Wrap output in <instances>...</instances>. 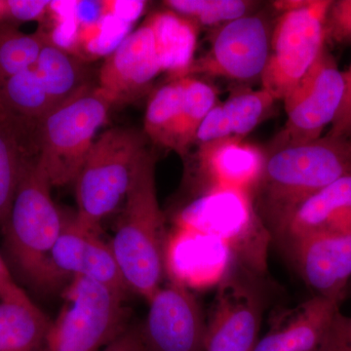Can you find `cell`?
I'll return each instance as SVG.
<instances>
[{
  "instance_id": "6da1fadb",
  "label": "cell",
  "mask_w": 351,
  "mask_h": 351,
  "mask_svg": "<svg viewBox=\"0 0 351 351\" xmlns=\"http://www.w3.org/2000/svg\"><path fill=\"white\" fill-rule=\"evenodd\" d=\"M351 173V142L325 136L311 142L271 147L265 154L254 195L260 218L274 232L302 201Z\"/></svg>"
},
{
  "instance_id": "7a4b0ae2",
  "label": "cell",
  "mask_w": 351,
  "mask_h": 351,
  "mask_svg": "<svg viewBox=\"0 0 351 351\" xmlns=\"http://www.w3.org/2000/svg\"><path fill=\"white\" fill-rule=\"evenodd\" d=\"M129 291L147 302L162 285L165 270L164 216L156 184V159L145 157L135 176L110 242Z\"/></svg>"
},
{
  "instance_id": "3957f363",
  "label": "cell",
  "mask_w": 351,
  "mask_h": 351,
  "mask_svg": "<svg viewBox=\"0 0 351 351\" xmlns=\"http://www.w3.org/2000/svg\"><path fill=\"white\" fill-rule=\"evenodd\" d=\"M145 135L115 127L95 140L75 182L78 223L98 232L101 221L122 201L149 154Z\"/></svg>"
},
{
  "instance_id": "277c9868",
  "label": "cell",
  "mask_w": 351,
  "mask_h": 351,
  "mask_svg": "<svg viewBox=\"0 0 351 351\" xmlns=\"http://www.w3.org/2000/svg\"><path fill=\"white\" fill-rule=\"evenodd\" d=\"M49 179L38 156L25 162L5 225V246L21 277L38 287L51 249L61 234L66 217L51 196Z\"/></svg>"
},
{
  "instance_id": "5b68a950",
  "label": "cell",
  "mask_w": 351,
  "mask_h": 351,
  "mask_svg": "<svg viewBox=\"0 0 351 351\" xmlns=\"http://www.w3.org/2000/svg\"><path fill=\"white\" fill-rule=\"evenodd\" d=\"M114 105L105 91L91 84L38 121V161L52 188L75 184L96 132Z\"/></svg>"
},
{
  "instance_id": "8992f818",
  "label": "cell",
  "mask_w": 351,
  "mask_h": 351,
  "mask_svg": "<svg viewBox=\"0 0 351 351\" xmlns=\"http://www.w3.org/2000/svg\"><path fill=\"white\" fill-rule=\"evenodd\" d=\"M125 295L85 277L71 279L43 351H99L125 331Z\"/></svg>"
},
{
  "instance_id": "52a82bcc",
  "label": "cell",
  "mask_w": 351,
  "mask_h": 351,
  "mask_svg": "<svg viewBox=\"0 0 351 351\" xmlns=\"http://www.w3.org/2000/svg\"><path fill=\"white\" fill-rule=\"evenodd\" d=\"M332 0H307L306 5L279 16L271 32L262 88L283 100L326 47L325 23Z\"/></svg>"
},
{
  "instance_id": "ba28073f",
  "label": "cell",
  "mask_w": 351,
  "mask_h": 351,
  "mask_svg": "<svg viewBox=\"0 0 351 351\" xmlns=\"http://www.w3.org/2000/svg\"><path fill=\"white\" fill-rule=\"evenodd\" d=\"M343 71L327 47L313 66L284 97L285 125L271 147L302 144L322 137L343 101Z\"/></svg>"
},
{
  "instance_id": "9c48e42d",
  "label": "cell",
  "mask_w": 351,
  "mask_h": 351,
  "mask_svg": "<svg viewBox=\"0 0 351 351\" xmlns=\"http://www.w3.org/2000/svg\"><path fill=\"white\" fill-rule=\"evenodd\" d=\"M271 32L267 18L257 12L221 25L210 50L193 61L186 76L203 73L241 82L262 77L269 61Z\"/></svg>"
},
{
  "instance_id": "30bf717a",
  "label": "cell",
  "mask_w": 351,
  "mask_h": 351,
  "mask_svg": "<svg viewBox=\"0 0 351 351\" xmlns=\"http://www.w3.org/2000/svg\"><path fill=\"white\" fill-rule=\"evenodd\" d=\"M75 276L91 279L124 295L129 291L110 244L98 232L80 225L75 216L66 218L36 289L51 290L68 277Z\"/></svg>"
},
{
  "instance_id": "8fae6325",
  "label": "cell",
  "mask_w": 351,
  "mask_h": 351,
  "mask_svg": "<svg viewBox=\"0 0 351 351\" xmlns=\"http://www.w3.org/2000/svg\"><path fill=\"white\" fill-rule=\"evenodd\" d=\"M221 278L204 351H253L262 321V292L250 271L226 272Z\"/></svg>"
},
{
  "instance_id": "7c38bea8",
  "label": "cell",
  "mask_w": 351,
  "mask_h": 351,
  "mask_svg": "<svg viewBox=\"0 0 351 351\" xmlns=\"http://www.w3.org/2000/svg\"><path fill=\"white\" fill-rule=\"evenodd\" d=\"M142 337L149 351H204L206 324L193 295L178 281L161 285L147 302Z\"/></svg>"
},
{
  "instance_id": "4fadbf2b",
  "label": "cell",
  "mask_w": 351,
  "mask_h": 351,
  "mask_svg": "<svg viewBox=\"0 0 351 351\" xmlns=\"http://www.w3.org/2000/svg\"><path fill=\"white\" fill-rule=\"evenodd\" d=\"M180 223L186 232L221 240L233 253L242 252L244 239L265 233L253 195L237 189L205 191L182 213Z\"/></svg>"
},
{
  "instance_id": "5bb4252c",
  "label": "cell",
  "mask_w": 351,
  "mask_h": 351,
  "mask_svg": "<svg viewBox=\"0 0 351 351\" xmlns=\"http://www.w3.org/2000/svg\"><path fill=\"white\" fill-rule=\"evenodd\" d=\"M314 295L341 301L351 276V232H321L285 242Z\"/></svg>"
},
{
  "instance_id": "9a60e30c",
  "label": "cell",
  "mask_w": 351,
  "mask_h": 351,
  "mask_svg": "<svg viewBox=\"0 0 351 351\" xmlns=\"http://www.w3.org/2000/svg\"><path fill=\"white\" fill-rule=\"evenodd\" d=\"M162 73L149 20L126 36L101 66L99 85L114 104L135 100Z\"/></svg>"
},
{
  "instance_id": "2e32d148",
  "label": "cell",
  "mask_w": 351,
  "mask_h": 351,
  "mask_svg": "<svg viewBox=\"0 0 351 351\" xmlns=\"http://www.w3.org/2000/svg\"><path fill=\"white\" fill-rule=\"evenodd\" d=\"M338 300L313 295L272 323L253 351H323L338 321Z\"/></svg>"
},
{
  "instance_id": "e0dca14e",
  "label": "cell",
  "mask_w": 351,
  "mask_h": 351,
  "mask_svg": "<svg viewBox=\"0 0 351 351\" xmlns=\"http://www.w3.org/2000/svg\"><path fill=\"white\" fill-rule=\"evenodd\" d=\"M198 168L205 191H255L265 154L244 138L230 137L198 147Z\"/></svg>"
},
{
  "instance_id": "ac0fdd59",
  "label": "cell",
  "mask_w": 351,
  "mask_h": 351,
  "mask_svg": "<svg viewBox=\"0 0 351 351\" xmlns=\"http://www.w3.org/2000/svg\"><path fill=\"white\" fill-rule=\"evenodd\" d=\"M321 232H351V173L302 201L276 232L284 242Z\"/></svg>"
},
{
  "instance_id": "d6986e66",
  "label": "cell",
  "mask_w": 351,
  "mask_h": 351,
  "mask_svg": "<svg viewBox=\"0 0 351 351\" xmlns=\"http://www.w3.org/2000/svg\"><path fill=\"white\" fill-rule=\"evenodd\" d=\"M38 123L8 112L0 101V226L5 225L25 162L38 156Z\"/></svg>"
},
{
  "instance_id": "ffe728a7",
  "label": "cell",
  "mask_w": 351,
  "mask_h": 351,
  "mask_svg": "<svg viewBox=\"0 0 351 351\" xmlns=\"http://www.w3.org/2000/svg\"><path fill=\"white\" fill-rule=\"evenodd\" d=\"M162 71L172 80L184 77L195 61L199 27L173 11H157L149 18Z\"/></svg>"
},
{
  "instance_id": "44dd1931",
  "label": "cell",
  "mask_w": 351,
  "mask_h": 351,
  "mask_svg": "<svg viewBox=\"0 0 351 351\" xmlns=\"http://www.w3.org/2000/svg\"><path fill=\"white\" fill-rule=\"evenodd\" d=\"M34 69L54 108L91 85L84 62L55 43L52 36L44 45Z\"/></svg>"
},
{
  "instance_id": "7402d4cb",
  "label": "cell",
  "mask_w": 351,
  "mask_h": 351,
  "mask_svg": "<svg viewBox=\"0 0 351 351\" xmlns=\"http://www.w3.org/2000/svg\"><path fill=\"white\" fill-rule=\"evenodd\" d=\"M50 325L29 298L0 301V351H43Z\"/></svg>"
},
{
  "instance_id": "603a6c76",
  "label": "cell",
  "mask_w": 351,
  "mask_h": 351,
  "mask_svg": "<svg viewBox=\"0 0 351 351\" xmlns=\"http://www.w3.org/2000/svg\"><path fill=\"white\" fill-rule=\"evenodd\" d=\"M181 78L171 80L152 94L145 115V134L154 144L180 154Z\"/></svg>"
},
{
  "instance_id": "cb8c5ba5",
  "label": "cell",
  "mask_w": 351,
  "mask_h": 351,
  "mask_svg": "<svg viewBox=\"0 0 351 351\" xmlns=\"http://www.w3.org/2000/svg\"><path fill=\"white\" fill-rule=\"evenodd\" d=\"M0 101L15 117L38 123L54 108L34 66L0 86Z\"/></svg>"
},
{
  "instance_id": "d4e9b609",
  "label": "cell",
  "mask_w": 351,
  "mask_h": 351,
  "mask_svg": "<svg viewBox=\"0 0 351 351\" xmlns=\"http://www.w3.org/2000/svg\"><path fill=\"white\" fill-rule=\"evenodd\" d=\"M50 36L41 27L25 34L18 25L0 22V86L12 76L32 69Z\"/></svg>"
},
{
  "instance_id": "484cf974",
  "label": "cell",
  "mask_w": 351,
  "mask_h": 351,
  "mask_svg": "<svg viewBox=\"0 0 351 351\" xmlns=\"http://www.w3.org/2000/svg\"><path fill=\"white\" fill-rule=\"evenodd\" d=\"M164 5L198 27H219L256 13L260 2L249 0H168Z\"/></svg>"
},
{
  "instance_id": "4316f807",
  "label": "cell",
  "mask_w": 351,
  "mask_h": 351,
  "mask_svg": "<svg viewBox=\"0 0 351 351\" xmlns=\"http://www.w3.org/2000/svg\"><path fill=\"white\" fill-rule=\"evenodd\" d=\"M182 119L180 130V156L188 154L193 145L198 127L218 104L216 89L195 76L181 77Z\"/></svg>"
},
{
  "instance_id": "83f0119b",
  "label": "cell",
  "mask_w": 351,
  "mask_h": 351,
  "mask_svg": "<svg viewBox=\"0 0 351 351\" xmlns=\"http://www.w3.org/2000/svg\"><path fill=\"white\" fill-rule=\"evenodd\" d=\"M267 90L241 87L235 89L223 103L232 126L233 137L244 138L267 117L276 103Z\"/></svg>"
},
{
  "instance_id": "f1b7e54d",
  "label": "cell",
  "mask_w": 351,
  "mask_h": 351,
  "mask_svg": "<svg viewBox=\"0 0 351 351\" xmlns=\"http://www.w3.org/2000/svg\"><path fill=\"white\" fill-rule=\"evenodd\" d=\"M325 32L326 43L351 44V0H332L328 9Z\"/></svg>"
},
{
  "instance_id": "f546056e",
  "label": "cell",
  "mask_w": 351,
  "mask_h": 351,
  "mask_svg": "<svg viewBox=\"0 0 351 351\" xmlns=\"http://www.w3.org/2000/svg\"><path fill=\"white\" fill-rule=\"evenodd\" d=\"M230 137L233 135L230 120L223 103L218 101L198 127L193 145L199 147Z\"/></svg>"
},
{
  "instance_id": "4dcf8cb0",
  "label": "cell",
  "mask_w": 351,
  "mask_h": 351,
  "mask_svg": "<svg viewBox=\"0 0 351 351\" xmlns=\"http://www.w3.org/2000/svg\"><path fill=\"white\" fill-rule=\"evenodd\" d=\"M50 3L40 0H6V22L16 25L32 21L43 22L49 12Z\"/></svg>"
},
{
  "instance_id": "1f68e13d",
  "label": "cell",
  "mask_w": 351,
  "mask_h": 351,
  "mask_svg": "<svg viewBox=\"0 0 351 351\" xmlns=\"http://www.w3.org/2000/svg\"><path fill=\"white\" fill-rule=\"evenodd\" d=\"M343 77L345 84L343 101L327 135L348 138L351 135V64L350 68L343 71Z\"/></svg>"
},
{
  "instance_id": "d6a6232c",
  "label": "cell",
  "mask_w": 351,
  "mask_h": 351,
  "mask_svg": "<svg viewBox=\"0 0 351 351\" xmlns=\"http://www.w3.org/2000/svg\"><path fill=\"white\" fill-rule=\"evenodd\" d=\"M145 1H101L103 17H112L122 22H134L144 11Z\"/></svg>"
},
{
  "instance_id": "836d02e7",
  "label": "cell",
  "mask_w": 351,
  "mask_h": 351,
  "mask_svg": "<svg viewBox=\"0 0 351 351\" xmlns=\"http://www.w3.org/2000/svg\"><path fill=\"white\" fill-rule=\"evenodd\" d=\"M323 351H351V319L339 315Z\"/></svg>"
},
{
  "instance_id": "e575fe53",
  "label": "cell",
  "mask_w": 351,
  "mask_h": 351,
  "mask_svg": "<svg viewBox=\"0 0 351 351\" xmlns=\"http://www.w3.org/2000/svg\"><path fill=\"white\" fill-rule=\"evenodd\" d=\"M27 299L29 295L14 281L6 263L0 257V301L18 302Z\"/></svg>"
},
{
  "instance_id": "d590c367",
  "label": "cell",
  "mask_w": 351,
  "mask_h": 351,
  "mask_svg": "<svg viewBox=\"0 0 351 351\" xmlns=\"http://www.w3.org/2000/svg\"><path fill=\"white\" fill-rule=\"evenodd\" d=\"M101 351H147L142 332L136 329H126L119 338Z\"/></svg>"
},
{
  "instance_id": "8d00e7d4",
  "label": "cell",
  "mask_w": 351,
  "mask_h": 351,
  "mask_svg": "<svg viewBox=\"0 0 351 351\" xmlns=\"http://www.w3.org/2000/svg\"><path fill=\"white\" fill-rule=\"evenodd\" d=\"M0 22H6V0H0Z\"/></svg>"
},
{
  "instance_id": "74e56055",
  "label": "cell",
  "mask_w": 351,
  "mask_h": 351,
  "mask_svg": "<svg viewBox=\"0 0 351 351\" xmlns=\"http://www.w3.org/2000/svg\"><path fill=\"white\" fill-rule=\"evenodd\" d=\"M348 140H350L351 142V135L350 136V138H348Z\"/></svg>"
},
{
  "instance_id": "f35d334b",
  "label": "cell",
  "mask_w": 351,
  "mask_h": 351,
  "mask_svg": "<svg viewBox=\"0 0 351 351\" xmlns=\"http://www.w3.org/2000/svg\"><path fill=\"white\" fill-rule=\"evenodd\" d=\"M350 319H351V317H350Z\"/></svg>"
}]
</instances>
